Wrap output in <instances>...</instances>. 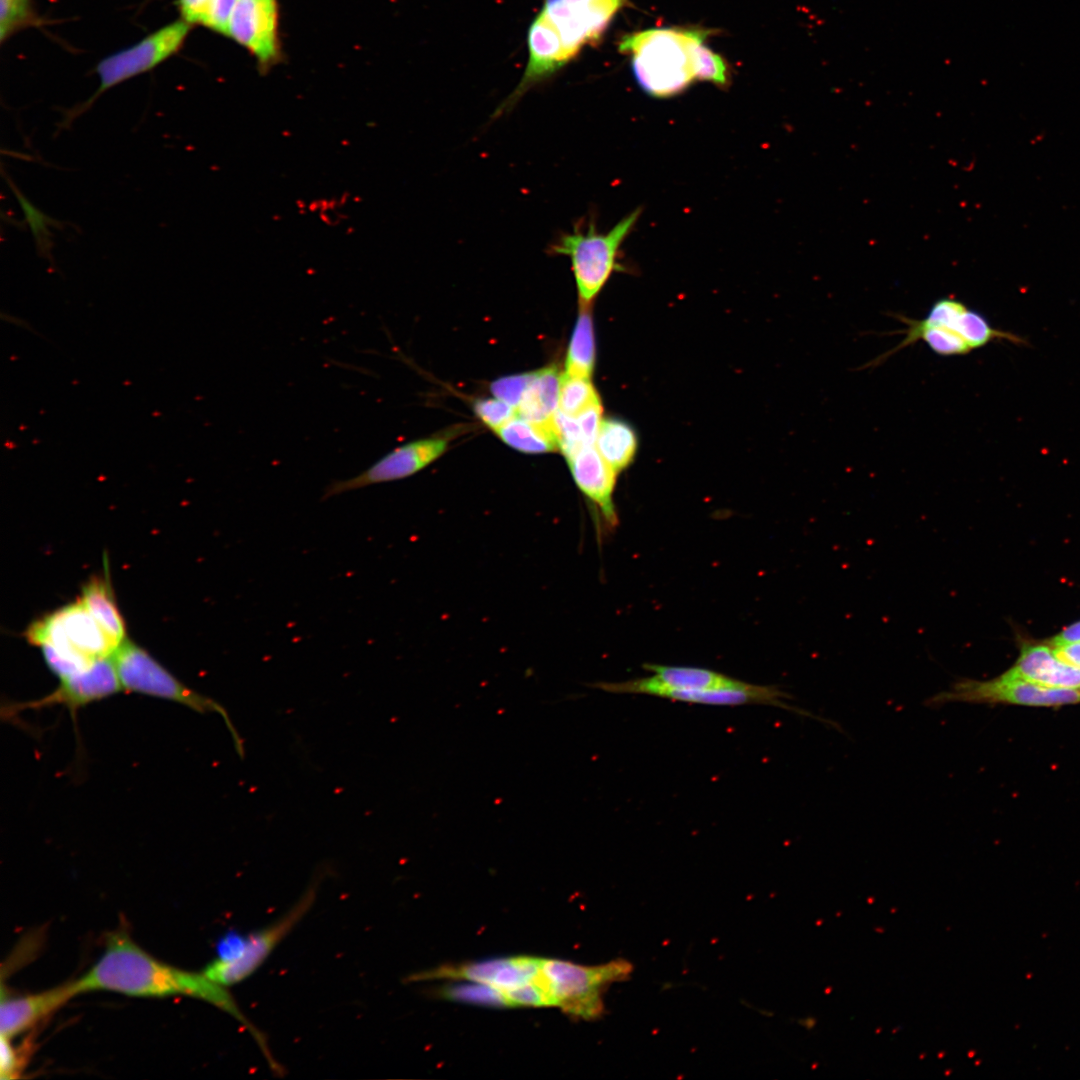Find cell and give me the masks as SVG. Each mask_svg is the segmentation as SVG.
Segmentation results:
<instances>
[{
	"label": "cell",
	"instance_id": "cell-1",
	"mask_svg": "<svg viewBox=\"0 0 1080 1080\" xmlns=\"http://www.w3.org/2000/svg\"><path fill=\"white\" fill-rule=\"evenodd\" d=\"M77 983L80 993L104 990L129 996L185 995L203 1000L228 1013L248 1030L273 1072L282 1069L263 1033L246 1017L226 987L203 972L185 971L154 958L135 944L126 931L117 930L107 936L103 954Z\"/></svg>",
	"mask_w": 1080,
	"mask_h": 1080
},
{
	"label": "cell",
	"instance_id": "cell-2",
	"mask_svg": "<svg viewBox=\"0 0 1080 1080\" xmlns=\"http://www.w3.org/2000/svg\"><path fill=\"white\" fill-rule=\"evenodd\" d=\"M24 636L41 649L48 668L59 679L111 657L119 646L80 598L33 621Z\"/></svg>",
	"mask_w": 1080,
	"mask_h": 1080
},
{
	"label": "cell",
	"instance_id": "cell-3",
	"mask_svg": "<svg viewBox=\"0 0 1080 1080\" xmlns=\"http://www.w3.org/2000/svg\"><path fill=\"white\" fill-rule=\"evenodd\" d=\"M708 32L648 29L625 36L619 50L631 56L633 73L649 95H675L697 79V57Z\"/></svg>",
	"mask_w": 1080,
	"mask_h": 1080
},
{
	"label": "cell",
	"instance_id": "cell-4",
	"mask_svg": "<svg viewBox=\"0 0 1080 1080\" xmlns=\"http://www.w3.org/2000/svg\"><path fill=\"white\" fill-rule=\"evenodd\" d=\"M640 214V209H636L606 232H599L593 220L586 229L575 225L570 232L561 233L550 245L551 254L566 256L570 260L580 306H591L618 268L620 248Z\"/></svg>",
	"mask_w": 1080,
	"mask_h": 1080
},
{
	"label": "cell",
	"instance_id": "cell-5",
	"mask_svg": "<svg viewBox=\"0 0 1080 1080\" xmlns=\"http://www.w3.org/2000/svg\"><path fill=\"white\" fill-rule=\"evenodd\" d=\"M897 317L906 325V329L900 332L905 337L875 362L919 340L938 355L954 356L967 354L996 338H1011L1007 333L994 329L980 313L949 297L934 302L922 319Z\"/></svg>",
	"mask_w": 1080,
	"mask_h": 1080
},
{
	"label": "cell",
	"instance_id": "cell-6",
	"mask_svg": "<svg viewBox=\"0 0 1080 1080\" xmlns=\"http://www.w3.org/2000/svg\"><path fill=\"white\" fill-rule=\"evenodd\" d=\"M317 890V884H311L287 913L263 929L247 935L226 934L217 943V958L203 973L224 987L249 978L308 913L316 900Z\"/></svg>",
	"mask_w": 1080,
	"mask_h": 1080
},
{
	"label": "cell",
	"instance_id": "cell-7",
	"mask_svg": "<svg viewBox=\"0 0 1080 1080\" xmlns=\"http://www.w3.org/2000/svg\"><path fill=\"white\" fill-rule=\"evenodd\" d=\"M632 971V964L623 959L584 966L541 958L537 981L549 994L553 1006L570 1016L591 1020L604 1011L602 994L608 985L627 979Z\"/></svg>",
	"mask_w": 1080,
	"mask_h": 1080
},
{
	"label": "cell",
	"instance_id": "cell-8",
	"mask_svg": "<svg viewBox=\"0 0 1080 1080\" xmlns=\"http://www.w3.org/2000/svg\"><path fill=\"white\" fill-rule=\"evenodd\" d=\"M111 657L122 689L174 701L200 713L220 714L233 735L237 750L243 754L242 741L224 708L211 698L185 686L143 647L127 637Z\"/></svg>",
	"mask_w": 1080,
	"mask_h": 1080
},
{
	"label": "cell",
	"instance_id": "cell-9",
	"mask_svg": "<svg viewBox=\"0 0 1080 1080\" xmlns=\"http://www.w3.org/2000/svg\"><path fill=\"white\" fill-rule=\"evenodd\" d=\"M952 702L1055 706L1080 702V689L1045 686L1003 673L986 681L958 679L925 705L936 708Z\"/></svg>",
	"mask_w": 1080,
	"mask_h": 1080
},
{
	"label": "cell",
	"instance_id": "cell-10",
	"mask_svg": "<svg viewBox=\"0 0 1080 1080\" xmlns=\"http://www.w3.org/2000/svg\"><path fill=\"white\" fill-rule=\"evenodd\" d=\"M625 0H544L537 14L559 41L566 61L599 40Z\"/></svg>",
	"mask_w": 1080,
	"mask_h": 1080
},
{
	"label": "cell",
	"instance_id": "cell-11",
	"mask_svg": "<svg viewBox=\"0 0 1080 1080\" xmlns=\"http://www.w3.org/2000/svg\"><path fill=\"white\" fill-rule=\"evenodd\" d=\"M446 449L447 439L441 437L414 440L398 446L360 473L330 482L323 490L322 499L410 477L439 458Z\"/></svg>",
	"mask_w": 1080,
	"mask_h": 1080
},
{
	"label": "cell",
	"instance_id": "cell-12",
	"mask_svg": "<svg viewBox=\"0 0 1080 1080\" xmlns=\"http://www.w3.org/2000/svg\"><path fill=\"white\" fill-rule=\"evenodd\" d=\"M188 31L189 23L177 21L136 45L105 58L97 66L100 86L96 95L164 61L180 48Z\"/></svg>",
	"mask_w": 1080,
	"mask_h": 1080
},
{
	"label": "cell",
	"instance_id": "cell-13",
	"mask_svg": "<svg viewBox=\"0 0 1080 1080\" xmlns=\"http://www.w3.org/2000/svg\"><path fill=\"white\" fill-rule=\"evenodd\" d=\"M122 690L112 657L98 659L89 668L61 679L59 686L38 700L10 703L2 714L10 718L24 709H41L52 705L66 707L74 722L77 711L90 703L110 697Z\"/></svg>",
	"mask_w": 1080,
	"mask_h": 1080
},
{
	"label": "cell",
	"instance_id": "cell-14",
	"mask_svg": "<svg viewBox=\"0 0 1080 1080\" xmlns=\"http://www.w3.org/2000/svg\"><path fill=\"white\" fill-rule=\"evenodd\" d=\"M644 668L653 675L623 682H597L592 686L609 693L648 694L662 697L665 692L671 690H713L738 687L744 683L702 668L658 664H645Z\"/></svg>",
	"mask_w": 1080,
	"mask_h": 1080
},
{
	"label": "cell",
	"instance_id": "cell-15",
	"mask_svg": "<svg viewBox=\"0 0 1080 1080\" xmlns=\"http://www.w3.org/2000/svg\"><path fill=\"white\" fill-rule=\"evenodd\" d=\"M277 0H238L228 35L250 50L263 66L279 55Z\"/></svg>",
	"mask_w": 1080,
	"mask_h": 1080
},
{
	"label": "cell",
	"instance_id": "cell-16",
	"mask_svg": "<svg viewBox=\"0 0 1080 1080\" xmlns=\"http://www.w3.org/2000/svg\"><path fill=\"white\" fill-rule=\"evenodd\" d=\"M566 459L577 487L599 511L606 525L614 528L618 522L613 502L617 472L595 444L581 446Z\"/></svg>",
	"mask_w": 1080,
	"mask_h": 1080
},
{
	"label": "cell",
	"instance_id": "cell-17",
	"mask_svg": "<svg viewBox=\"0 0 1080 1080\" xmlns=\"http://www.w3.org/2000/svg\"><path fill=\"white\" fill-rule=\"evenodd\" d=\"M80 993L77 980L47 991L15 998L2 996L0 1032L8 1039L32 1028Z\"/></svg>",
	"mask_w": 1080,
	"mask_h": 1080
},
{
	"label": "cell",
	"instance_id": "cell-18",
	"mask_svg": "<svg viewBox=\"0 0 1080 1080\" xmlns=\"http://www.w3.org/2000/svg\"><path fill=\"white\" fill-rule=\"evenodd\" d=\"M1005 674L1045 686L1080 689V668L1060 660L1048 644L1024 645Z\"/></svg>",
	"mask_w": 1080,
	"mask_h": 1080
},
{
	"label": "cell",
	"instance_id": "cell-19",
	"mask_svg": "<svg viewBox=\"0 0 1080 1080\" xmlns=\"http://www.w3.org/2000/svg\"><path fill=\"white\" fill-rule=\"evenodd\" d=\"M519 977L515 957L445 965L409 975L407 981L417 982L435 979L466 980L490 985L500 991L511 988Z\"/></svg>",
	"mask_w": 1080,
	"mask_h": 1080
},
{
	"label": "cell",
	"instance_id": "cell-20",
	"mask_svg": "<svg viewBox=\"0 0 1080 1080\" xmlns=\"http://www.w3.org/2000/svg\"><path fill=\"white\" fill-rule=\"evenodd\" d=\"M108 568L105 558L103 572L91 576L81 586L79 598L104 630L120 644L127 638V629L116 601Z\"/></svg>",
	"mask_w": 1080,
	"mask_h": 1080
},
{
	"label": "cell",
	"instance_id": "cell-21",
	"mask_svg": "<svg viewBox=\"0 0 1080 1080\" xmlns=\"http://www.w3.org/2000/svg\"><path fill=\"white\" fill-rule=\"evenodd\" d=\"M561 380L562 376L555 366L532 372L516 407V415L537 423L551 420L558 410Z\"/></svg>",
	"mask_w": 1080,
	"mask_h": 1080
},
{
	"label": "cell",
	"instance_id": "cell-22",
	"mask_svg": "<svg viewBox=\"0 0 1080 1080\" xmlns=\"http://www.w3.org/2000/svg\"><path fill=\"white\" fill-rule=\"evenodd\" d=\"M495 433L507 445L524 453L538 454L559 450L553 418L537 423L516 415Z\"/></svg>",
	"mask_w": 1080,
	"mask_h": 1080
},
{
	"label": "cell",
	"instance_id": "cell-23",
	"mask_svg": "<svg viewBox=\"0 0 1080 1080\" xmlns=\"http://www.w3.org/2000/svg\"><path fill=\"white\" fill-rule=\"evenodd\" d=\"M595 446L601 456L619 473L633 461L638 441L633 428L619 419H604Z\"/></svg>",
	"mask_w": 1080,
	"mask_h": 1080
},
{
	"label": "cell",
	"instance_id": "cell-24",
	"mask_svg": "<svg viewBox=\"0 0 1080 1080\" xmlns=\"http://www.w3.org/2000/svg\"><path fill=\"white\" fill-rule=\"evenodd\" d=\"M595 363V341L590 306H580V312L570 340L565 375L589 378Z\"/></svg>",
	"mask_w": 1080,
	"mask_h": 1080
},
{
	"label": "cell",
	"instance_id": "cell-25",
	"mask_svg": "<svg viewBox=\"0 0 1080 1080\" xmlns=\"http://www.w3.org/2000/svg\"><path fill=\"white\" fill-rule=\"evenodd\" d=\"M600 397L589 378L563 375L558 410L576 417L589 407L600 404Z\"/></svg>",
	"mask_w": 1080,
	"mask_h": 1080
},
{
	"label": "cell",
	"instance_id": "cell-26",
	"mask_svg": "<svg viewBox=\"0 0 1080 1080\" xmlns=\"http://www.w3.org/2000/svg\"><path fill=\"white\" fill-rule=\"evenodd\" d=\"M443 997L486 1006L509 1007L503 993L495 987L483 983L454 984L441 990Z\"/></svg>",
	"mask_w": 1080,
	"mask_h": 1080
},
{
	"label": "cell",
	"instance_id": "cell-27",
	"mask_svg": "<svg viewBox=\"0 0 1080 1080\" xmlns=\"http://www.w3.org/2000/svg\"><path fill=\"white\" fill-rule=\"evenodd\" d=\"M474 410L481 421L494 432L516 416V409L498 398L478 400Z\"/></svg>",
	"mask_w": 1080,
	"mask_h": 1080
},
{
	"label": "cell",
	"instance_id": "cell-28",
	"mask_svg": "<svg viewBox=\"0 0 1080 1080\" xmlns=\"http://www.w3.org/2000/svg\"><path fill=\"white\" fill-rule=\"evenodd\" d=\"M697 80L710 81L723 86L727 84V67L722 58L702 44L697 57Z\"/></svg>",
	"mask_w": 1080,
	"mask_h": 1080
},
{
	"label": "cell",
	"instance_id": "cell-29",
	"mask_svg": "<svg viewBox=\"0 0 1080 1080\" xmlns=\"http://www.w3.org/2000/svg\"><path fill=\"white\" fill-rule=\"evenodd\" d=\"M29 15V0H0V39L5 40Z\"/></svg>",
	"mask_w": 1080,
	"mask_h": 1080
},
{
	"label": "cell",
	"instance_id": "cell-30",
	"mask_svg": "<svg viewBox=\"0 0 1080 1080\" xmlns=\"http://www.w3.org/2000/svg\"><path fill=\"white\" fill-rule=\"evenodd\" d=\"M531 373H524L500 378L491 384L493 395L513 406H518L530 381Z\"/></svg>",
	"mask_w": 1080,
	"mask_h": 1080
},
{
	"label": "cell",
	"instance_id": "cell-31",
	"mask_svg": "<svg viewBox=\"0 0 1080 1080\" xmlns=\"http://www.w3.org/2000/svg\"><path fill=\"white\" fill-rule=\"evenodd\" d=\"M11 1039L1 1036L0 1072L1 1079H14L22 1072L25 1059L29 1055L30 1046L26 1043L21 1048H15L10 1043Z\"/></svg>",
	"mask_w": 1080,
	"mask_h": 1080
},
{
	"label": "cell",
	"instance_id": "cell-32",
	"mask_svg": "<svg viewBox=\"0 0 1080 1080\" xmlns=\"http://www.w3.org/2000/svg\"><path fill=\"white\" fill-rule=\"evenodd\" d=\"M238 0H212L202 24L228 35L229 23Z\"/></svg>",
	"mask_w": 1080,
	"mask_h": 1080
},
{
	"label": "cell",
	"instance_id": "cell-33",
	"mask_svg": "<svg viewBox=\"0 0 1080 1080\" xmlns=\"http://www.w3.org/2000/svg\"><path fill=\"white\" fill-rule=\"evenodd\" d=\"M212 0H180V9L189 24L203 23Z\"/></svg>",
	"mask_w": 1080,
	"mask_h": 1080
},
{
	"label": "cell",
	"instance_id": "cell-34",
	"mask_svg": "<svg viewBox=\"0 0 1080 1080\" xmlns=\"http://www.w3.org/2000/svg\"><path fill=\"white\" fill-rule=\"evenodd\" d=\"M1078 642H1080V621L1062 630L1059 634L1047 641V644L1055 648Z\"/></svg>",
	"mask_w": 1080,
	"mask_h": 1080
},
{
	"label": "cell",
	"instance_id": "cell-35",
	"mask_svg": "<svg viewBox=\"0 0 1080 1080\" xmlns=\"http://www.w3.org/2000/svg\"><path fill=\"white\" fill-rule=\"evenodd\" d=\"M20 202L22 204V207L25 208V211L29 215L28 219H29V221L31 223V227L33 229V233H34L35 238L39 241V238H40V232L39 231H43L45 233V235L47 236V232H45L44 228L46 226L45 222L49 221V218L47 219L46 217H44V215L39 213V211H37L35 209V207L31 206L30 203H28L26 201V199H22V200H20Z\"/></svg>",
	"mask_w": 1080,
	"mask_h": 1080
},
{
	"label": "cell",
	"instance_id": "cell-36",
	"mask_svg": "<svg viewBox=\"0 0 1080 1080\" xmlns=\"http://www.w3.org/2000/svg\"><path fill=\"white\" fill-rule=\"evenodd\" d=\"M1053 649L1060 660L1080 668V642L1058 646Z\"/></svg>",
	"mask_w": 1080,
	"mask_h": 1080
}]
</instances>
